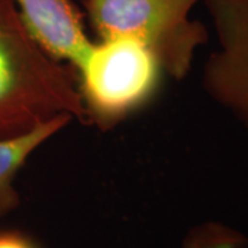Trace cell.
Returning <instances> with one entry per match:
<instances>
[{
	"mask_svg": "<svg viewBox=\"0 0 248 248\" xmlns=\"http://www.w3.org/2000/svg\"><path fill=\"white\" fill-rule=\"evenodd\" d=\"M60 117L86 123L75 72L32 37L13 0H0V140Z\"/></svg>",
	"mask_w": 248,
	"mask_h": 248,
	"instance_id": "6da1fadb",
	"label": "cell"
},
{
	"mask_svg": "<svg viewBox=\"0 0 248 248\" xmlns=\"http://www.w3.org/2000/svg\"><path fill=\"white\" fill-rule=\"evenodd\" d=\"M98 39L130 37L156 55L164 75L181 81L190 73L210 31L192 11L203 0H83Z\"/></svg>",
	"mask_w": 248,
	"mask_h": 248,
	"instance_id": "7a4b0ae2",
	"label": "cell"
},
{
	"mask_svg": "<svg viewBox=\"0 0 248 248\" xmlns=\"http://www.w3.org/2000/svg\"><path fill=\"white\" fill-rule=\"evenodd\" d=\"M73 72L86 123L101 130L115 127L151 102L166 76L156 55L130 37L94 40Z\"/></svg>",
	"mask_w": 248,
	"mask_h": 248,
	"instance_id": "3957f363",
	"label": "cell"
},
{
	"mask_svg": "<svg viewBox=\"0 0 248 248\" xmlns=\"http://www.w3.org/2000/svg\"><path fill=\"white\" fill-rule=\"evenodd\" d=\"M215 48L202 69V87L248 135V0H203Z\"/></svg>",
	"mask_w": 248,
	"mask_h": 248,
	"instance_id": "277c9868",
	"label": "cell"
},
{
	"mask_svg": "<svg viewBox=\"0 0 248 248\" xmlns=\"http://www.w3.org/2000/svg\"><path fill=\"white\" fill-rule=\"evenodd\" d=\"M28 32L55 60L72 69L94 40L72 0H13Z\"/></svg>",
	"mask_w": 248,
	"mask_h": 248,
	"instance_id": "5b68a950",
	"label": "cell"
},
{
	"mask_svg": "<svg viewBox=\"0 0 248 248\" xmlns=\"http://www.w3.org/2000/svg\"><path fill=\"white\" fill-rule=\"evenodd\" d=\"M72 122L71 117H60L31 133L0 140V218L19 205V193L16 187L18 172L42 145L61 133Z\"/></svg>",
	"mask_w": 248,
	"mask_h": 248,
	"instance_id": "8992f818",
	"label": "cell"
},
{
	"mask_svg": "<svg viewBox=\"0 0 248 248\" xmlns=\"http://www.w3.org/2000/svg\"><path fill=\"white\" fill-rule=\"evenodd\" d=\"M246 246V236L219 222H205L195 226L184 240V248H244Z\"/></svg>",
	"mask_w": 248,
	"mask_h": 248,
	"instance_id": "52a82bcc",
	"label": "cell"
},
{
	"mask_svg": "<svg viewBox=\"0 0 248 248\" xmlns=\"http://www.w3.org/2000/svg\"><path fill=\"white\" fill-rule=\"evenodd\" d=\"M0 248H40L29 236L18 231L0 232Z\"/></svg>",
	"mask_w": 248,
	"mask_h": 248,
	"instance_id": "ba28073f",
	"label": "cell"
}]
</instances>
